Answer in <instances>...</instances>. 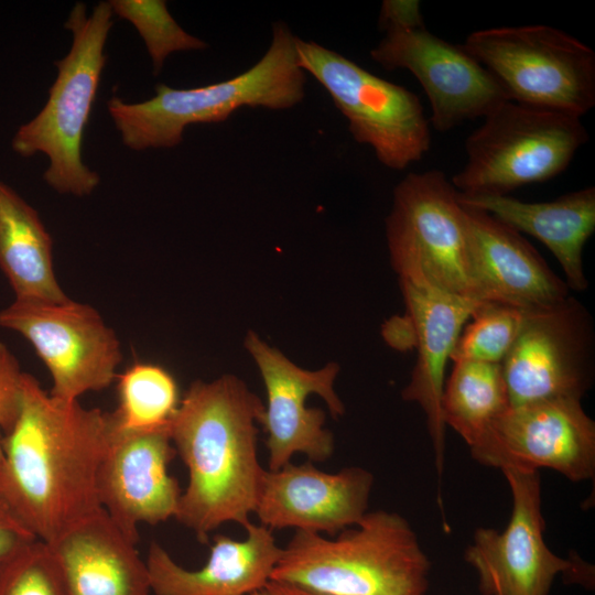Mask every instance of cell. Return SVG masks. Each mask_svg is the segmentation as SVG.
<instances>
[{
	"label": "cell",
	"instance_id": "8992f818",
	"mask_svg": "<svg viewBox=\"0 0 595 595\" xmlns=\"http://www.w3.org/2000/svg\"><path fill=\"white\" fill-rule=\"evenodd\" d=\"M587 140L581 118L508 100L466 139L467 161L452 184L467 196L508 195L564 172Z\"/></svg>",
	"mask_w": 595,
	"mask_h": 595
},
{
	"label": "cell",
	"instance_id": "277c9868",
	"mask_svg": "<svg viewBox=\"0 0 595 595\" xmlns=\"http://www.w3.org/2000/svg\"><path fill=\"white\" fill-rule=\"evenodd\" d=\"M296 36L278 21L266 54L246 72L224 82L194 88L155 86L144 101L113 96L108 111L125 145L133 150L174 148L188 125L221 122L241 107L290 109L304 98L305 73L299 66Z\"/></svg>",
	"mask_w": 595,
	"mask_h": 595
},
{
	"label": "cell",
	"instance_id": "7402d4cb",
	"mask_svg": "<svg viewBox=\"0 0 595 595\" xmlns=\"http://www.w3.org/2000/svg\"><path fill=\"white\" fill-rule=\"evenodd\" d=\"M458 201L466 207L489 214L520 234L539 239L559 261L569 289L586 290L583 250L595 230L593 186L542 203H527L508 195L467 196L461 193Z\"/></svg>",
	"mask_w": 595,
	"mask_h": 595
},
{
	"label": "cell",
	"instance_id": "5b68a950",
	"mask_svg": "<svg viewBox=\"0 0 595 595\" xmlns=\"http://www.w3.org/2000/svg\"><path fill=\"white\" fill-rule=\"evenodd\" d=\"M112 10L99 2L90 14L77 2L65 22L73 42L65 57L55 62L57 76L42 110L22 125L12 149L22 156L44 153L50 165L45 182L56 192L85 196L99 184V175L82 159L85 129L106 64L105 44L112 26Z\"/></svg>",
	"mask_w": 595,
	"mask_h": 595
},
{
	"label": "cell",
	"instance_id": "6da1fadb",
	"mask_svg": "<svg viewBox=\"0 0 595 595\" xmlns=\"http://www.w3.org/2000/svg\"><path fill=\"white\" fill-rule=\"evenodd\" d=\"M112 412L47 393L23 372L21 404L3 435L0 500L48 543L99 510L97 476L115 433Z\"/></svg>",
	"mask_w": 595,
	"mask_h": 595
},
{
	"label": "cell",
	"instance_id": "9c48e42d",
	"mask_svg": "<svg viewBox=\"0 0 595 595\" xmlns=\"http://www.w3.org/2000/svg\"><path fill=\"white\" fill-rule=\"evenodd\" d=\"M295 50L299 66L324 87L353 138L370 145L381 164L403 170L429 151V120L415 94L313 41L296 36Z\"/></svg>",
	"mask_w": 595,
	"mask_h": 595
},
{
	"label": "cell",
	"instance_id": "3957f363",
	"mask_svg": "<svg viewBox=\"0 0 595 595\" xmlns=\"http://www.w3.org/2000/svg\"><path fill=\"white\" fill-rule=\"evenodd\" d=\"M430 570L407 519L376 510L334 539L295 530L270 580L322 595H426Z\"/></svg>",
	"mask_w": 595,
	"mask_h": 595
},
{
	"label": "cell",
	"instance_id": "7c38bea8",
	"mask_svg": "<svg viewBox=\"0 0 595 595\" xmlns=\"http://www.w3.org/2000/svg\"><path fill=\"white\" fill-rule=\"evenodd\" d=\"M510 405L543 400H582L594 378L592 316L577 300L528 310L501 364Z\"/></svg>",
	"mask_w": 595,
	"mask_h": 595
},
{
	"label": "cell",
	"instance_id": "4fadbf2b",
	"mask_svg": "<svg viewBox=\"0 0 595 595\" xmlns=\"http://www.w3.org/2000/svg\"><path fill=\"white\" fill-rule=\"evenodd\" d=\"M469 448L478 463L501 470L551 468L572 482L595 474V423L580 399L510 405Z\"/></svg>",
	"mask_w": 595,
	"mask_h": 595
},
{
	"label": "cell",
	"instance_id": "d4e9b609",
	"mask_svg": "<svg viewBox=\"0 0 595 595\" xmlns=\"http://www.w3.org/2000/svg\"><path fill=\"white\" fill-rule=\"evenodd\" d=\"M119 405L112 412L120 431H145L167 426L180 400L173 376L164 368L136 363L118 375Z\"/></svg>",
	"mask_w": 595,
	"mask_h": 595
},
{
	"label": "cell",
	"instance_id": "8fae6325",
	"mask_svg": "<svg viewBox=\"0 0 595 595\" xmlns=\"http://www.w3.org/2000/svg\"><path fill=\"white\" fill-rule=\"evenodd\" d=\"M512 497L510 520L502 532L476 529L464 558L478 575L483 595H549L559 574L591 582V566L560 558L543 540L541 484L538 470H501Z\"/></svg>",
	"mask_w": 595,
	"mask_h": 595
},
{
	"label": "cell",
	"instance_id": "ac0fdd59",
	"mask_svg": "<svg viewBox=\"0 0 595 595\" xmlns=\"http://www.w3.org/2000/svg\"><path fill=\"white\" fill-rule=\"evenodd\" d=\"M399 282L416 348V363L402 398L418 403L425 413L441 476L446 428L441 408L445 367L465 323L482 301L448 293L424 281Z\"/></svg>",
	"mask_w": 595,
	"mask_h": 595
},
{
	"label": "cell",
	"instance_id": "ffe728a7",
	"mask_svg": "<svg viewBox=\"0 0 595 595\" xmlns=\"http://www.w3.org/2000/svg\"><path fill=\"white\" fill-rule=\"evenodd\" d=\"M242 541L217 534L207 562L199 570L178 565L159 543L147 558L151 589L155 595H250L263 587L280 559L272 530L251 521Z\"/></svg>",
	"mask_w": 595,
	"mask_h": 595
},
{
	"label": "cell",
	"instance_id": "4dcf8cb0",
	"mask_svg": "<svg viewBox=\"0 0 595 595\" xmlns=\"http://www.w3.org/2000/svg\"><path fill=\"white\" fill-rule=\"evenodd\" d=\"M423 23L419 1L386 0L382 2L379 15V28L381 30L414 26Z\"/></svg>",
	"mask_w": 595,
	"mask_h": 595
},
{
	"label": "cell",
	"instance_id": "9a60e30c",
	"mask_svg": "<svg viewBox=\"0 0 595 595\" xmlns=\"http://www.w3.org/2000/svg\"><path fill=\"white\" fill-rule=\"evenodd\" d=\"M245 347L256 361L267 391V405L258 423L268 435L269 470L286 465L295 453L305 454L313 462L329 458L334 436L324 428L325 412L306 407V399L318 394L333 416L343 415L344 404L334 390L339 366L329 363L318 370L302 369L255 332L247 334Z\"/></svg>",
	"mask_w": 595,
	"mask_h": 595
},
{
	"label": "cell",
	"instance_id": "f1b7e54d",
	"mask_svg": "<svg viewBox=\"0 0 595 595\" xmlns=\"http://www.w3.org/2000/svg\"><path fill=\"white\" fill-rule=\"evenodd\" d=\"M23 372L17 357L0 340V466L3 435L13 428L20 412Z\"/></svg>",
	"mask_w": 595,
	"mask_h": 595
},
{
	"label": "cell",
	"instance_id": "30bf717a",
	"mask_svg": "<svg viewBox=\"0 0 595 595\" xmlns=\"http://www.w3.org/2000/svg\"><path fill=\"white\" fill-rule=\"evenodd\" d=\"M0 326L22 335L52 377L51 394L75 401L110 386L122 360L120 340L99 312L73 301L15 300L0 311Z\"/></svg>",
	"mask_w": 595,
	"mask_h": 595
},
{
	"label": "cell",
	"instance_id": "d6986e66",
	"mask_svg": "<svg viewBox=\"0 0 595 595\" xmlns=\"http://www.w3.org/2000/svg\"><path fill=\"white\" fill-rule=\"evenodd\" d=\"M464 208L473 277L483 301L539 310L570 296L566 282L520 232L483 210Z\"/></svg>",
	"mask_w": 595,
	"mask_h": 595
},
{
	"label": "cell",
	"instance_id": "1f68e13d",
	"mask_svg": "<svg viewBox=\"0 0 595 595\" xmlns=\"http://www.w3.org/2000/svg\"><path fill=\"white\" fill-rule=\"evenodd\" d=\"M250 595H322L289 583L270 580L263 587Z\"/></svg>",
	"mask_w": 595,
	"mask_h": 595
},
{
	"label": "cell",
	"instance_id": "44dd1931",
	"mask_svg": "<svg viewBox=\"0 0 595 595\" xmlns=\"http://www.w3.org/2000/svg\"><path fill=\"white\" fill-rule=\"evenodd\" d=\"M67 595H150L147 563L100 508L46 543Z\"/></svg>",
	"mask_w": 595,
	"mask_h": 595
},
{
	"label": "cell",
	"instance_id": "cb8c5ba5",
	"mask_svg": "<svg viewBox=\"0 0 595 595\" xmlns=\"http://www.w3.org/2000/svg\"><path fill=\"white\" fill-rule=\"evenodd\" d=\"M510 407L501 364L457 360L444 385L441 408L451 426L469 447Z\"/></svg>",
	"mask_w": 595,
	"mask_h": 595
},
{
	"label": "cell",
	"instance_id": "2e32d148",
	"mask_svg": "<svg viewBox=\"0 0 595 595\" xmlns=\"http://www.w3.org/2000/svg\"><path fill=\"white\" fill-rule=\"evenodd\" d=\"M175 455L170 424L145 431L115 428L98 470L97 495L100 507L134 544L140 523L158 524L176 515L182 491L167 472Z\"/></svg>",
	"mask_w": 595,
	"mask_h": 595
},
{
	"label": "cell",
	"instance_id": "7a4b0ae2",
	"mask_svg": "<svg viewBox=\"0 0 595 595\" xmlns=\"http://www.w3.org/2000/svg\"><path fill=\"white\" fill-rule=\"evenodd\" d=\"M264 405L238 377L193 382L170 422L176 454L188 472L175 519L201 543L225 522L244 528L256 510L264 468L257 453Z\"/></svg>",
	"mask_w": 595,
	"mask_h": 595
},
{
	"label": "cell",
	"instance_id": "4316f807",
	"mask_svg": "<svg viewBox=\"0 0 595 595\" xmlns=\"http://www.w3.org/2000/svg\"><path fill=\"white\" fill-rule=\"evenodd\" d=\"M113 13L131 22L147 46L158 74L166 57L180 51L205 50L207 44L188 34L172 18L165 1L161 0H111Z\"/></svg>",
	"mask_w": 595,
	"mask_h": 595
},
{
	"label": "cell",
	"instance_id": "ba28073f",
	"mask_svg": "<svg viewBox=\"0 0 595 595\" xmlns=\"http://www.w3.org/2000/svg\"><path fill=\"white\" fill-rule=\"evenodd\" d=\"M386 236L399 280L483 301L473 277L465 208L442 171L410 173L398 183Z\"/></svg>",
	"mask_w": 595,
	"mask_h": 595
},
{
	"label": "cell",
	"instance_id": "603a6c76",
	"mask_svg": "<svg viewBox=\"0 0 595 595\" xmlns=\"http://www.w3.org/2000/svg\"><path fill=\"white\" fill-rule=\"evenodd\" d=\"M0 269L15 300L68 299L53 266V240L39 213L0 181Z\"/></svg>",
	"mask_w": 595,
	"mask_h": 595
},
{
	"label": "cell",
	"instance_id": "5bb4252c",
	"mask_svg": "<svg viewBox=\"0 0 595 595\" xmlns=\"http://www.w3.org/2000/svg\"><path fill=\"white\" fill-rule=\"evenodd\" d=\"M370 51L383 68H404L416 77L431 106V123L448 131L467 120L486 117L510 100L495 76L462 45L431 33L425 24L385 30Z\"/></svg>",
	"mask_w": 595,
	"mask_h": 595
},
{
	"label": "cell",
	"instance_id": "f546056e",
	"mask_svg": "<svg viewBox=\"0 0 595 595\" xmlns=\"http://www.w3.org/2000/svg\"><path fill=\"white\" fill-rule=\"evenodd\" d=\"M36 540L0 500V564Z\"/></svg>",
	"mask_w": 595,
	"mask_h": 595
},
{
	"label": "cell",
	"instance_id": "83f0119b",
	"mask_svg": "<svg viewBox=\"0 0 595 595\" xmlns=\"http://www.w3.org/2000/svg\"><path fill=\"white\" fill-rule=\"evenodd\" d=\"M0 595H67L45 542L36 540L0 564Z\"/></svg>",
	"mask_w": 595,
	"mask_h": 595
},
{
	"label": "cell",
	"instance_id": "52a82bcc",
	"mask_svg": "<svg viewBox=\"0 0 595 595\" xmlns=\"http://www.w3.org/2000/svg\"><path fill=\"white\" fill-rule=\"evenodd\" d=\"M510 100L581 118L595 105V53L549 25L478 30L462 44Z\"/></svg>",
	"mask_w": 595,
	"mask_h": 595
},
{
	"label": "cell",
	"instance_id": "484cf974",
	"mask_svg": "<svg viewBox=\"0 0 595 595\" xmlns=\"http://www.w3.org/2000/svg\"><path fill=\"white\" fill-rule=\"evenodd\" d=\"M527 311L482 301L470 316L472 322L461 332L451 359L502 364L521 331Z\"/></svg>",
	"mask_w": 595,
	"mask_h": 595
},
{
	"label": "cell",
	"instance_id": "e0dca14e",
	"mask_svg": "<svg viewBox=\"0 0 595 595\" xmlns=\"http://www.w3.org/2000/svg\"><path fill=\"white\" fill-rule=\"evenodd\" d=\"M374 485L370 472L349 466L325 473L312 461L266 469L255 513L270 530L294 528L328 536L357 524Z\"/></svg>",
	"mask_w": 595,
	"mask_h": 595
}]
</instances>
